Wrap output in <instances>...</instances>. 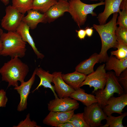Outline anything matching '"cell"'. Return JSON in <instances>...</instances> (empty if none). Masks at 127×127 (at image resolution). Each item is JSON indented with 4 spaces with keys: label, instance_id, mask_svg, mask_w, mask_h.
<instances>
[{
    "label": "cell",
    "instance_id": "obj_23",
    "mask_svg": "<svg viewBox=\"0 0 127 127\" xmlns=\"http://www.w3.org/2000/svg\"><path fill=\"white\" fill-rule=\"evenodd\" d=\"M58 0H33L32 9L45 13Z\"/></svg>",
    "mask_w": 127,
    "mask_h": 127
},
{
    "label": "cell",
    "instance_id": "obj_22",
    "mask_svg": "<svg viewBox=\"0 0 127 127\" xmlns=\"http://www.w3.org/2000/svg\"><path fill=\"white\" fill-rule=\"evenodd\" d=\"M70 97L81 102L86 106L97 103L98 100L93 95L86 93L85 90L80 87L75 90L70 95Z\"/></svg>",
    "mask_w": 127,
    "mask_h": 127
},
{
    "label": "cell",
    "instance_id": "obj_24",
    "mask_svg": "<svg viewBox=\"0 0 127 127\" xmlns=\"http://www.w3.org/2000/svg\"><path fill=\"white\" fill-rule=\"evenodd\" d=\"M127 115V113L125 112L120 115L115 117L111 115L107 116L105 119L106 123L100 127H125L123 124L122 121L123 118Z\"/></svg>",
    "mask_w": 127,
    "mask_h": 127
},
{
    "label": "cell",
    "instance_id": "obj_32",
    "mask_svg": "<svg viewBox=\"0 0 127 127\" xmlns=\"http://www.w3.org/2000/svg\"><path fill=\"white\" fill-rule=\"evenodd\" d=\"M8 101V98L5 91L2 89L0 90V107H5Z\"/></svg>",
    "mask_w": 127,
    "mask_h": 127
},
{
    "label": "cell",
    "instance_id": "obj_9",
    "mask_svg": "<svg viewBox=\"0 0 127 127\" xmlns=\"http://www.w3.org/2000/svg\"><path fill=\"white\" fill-rule=\"evenodd\" d=\"M79 107V104L77 100L70 97H58L51 100L48 103V109L50 111L66 112L75 110Z\"/></svg>",
    "mask_w": 127,
    "mask_h": 127
},
{
    "label": "cell",
    "instance_id": "obj_16",
    "mask_svg": "<svg viewBox=\"0 0 127 127\" xmlns=\"http://www.w3.org/2000/svg\"><path fill=\"white\" fill-rule=\"evenodd\" d=\"M30 29L28 25L22 21L16 31L24 41L27 42L30 45L37 58L42 59L44 56L36 48L33 40L30 34Z\"/></svg>",
    "mask_w": 127,
    "mask_h": 127
},
{
    "label": "cell",
    "instance_id": "obj_29",
    "mask_svg": "<svg viewBox=\"0 0 127 127\" xmlns=\"http://www.w3.org/2000/svg\"><path fill=\"white\" fill-rule=\"evenodd\" d=\"M115 33L117 41L127 44V28L119 26L117 27Z\"/></svg>",
    "mask_w": 127,
    "mask_h": 127
},
{
    "label": "cell",
    "instance_id": "obj_13",
    "mask_svg": "<svg viewBox=\"0 0 127 127\" xmlns=\"http://www.w3.org/2000/svg\"><path fill=\"white\" fill-rule=\"evenodd\" d=\"M52 74L54 76L53 83L54 84V89L58 97L63 98L70 97L75 90L63 80L62 77V72L56 71Z\"/></svg>",
    "mask_w": 127,
    "mask_h": 127
},
{
    "label": "cell",
    "instance_id": "obj_1",
    "mask_svg": "<svg viewBox=\"0 0 127 127\" xmlns=\"http://www.w3.org/2000/svg\"><path fill=\"white\" fill-rule=\"evenodd\" d=\"M118 13L113 14L111 19L107 23L103 24H94L93 27L98 32L101 40L102 46L99 54L100 59L99 62H105L108 56L107 51L111 48H116L117 41L115 32L117 27V19Z\"/></svg>",
    "mask_w": 127,
    "mask_h": 127
},
{
    "label": "cell",
    "instance_id": "obj_36",
    "mask_svg": "<svg viewBox=\"0 0 127 127\" xmlns=\"http://www.w3.org/2000/svg\"><path fill=\"white\" fill-rule=\"evenodd\" d=\"M3 30L0 28V36L3 33ZM3 49V45L1 41L0 40V53Z\"/></svg>",
    "mask_w": 127,
    "mask_h": 127
},
{
    "label": "cell",
    "instance_id": "obj_35",
    "mask_svg": "<svg viewBox=\"0 0 127 127\" xmlns=\"http://www.w3.org/2000/svg\"><path fill=\"white\" fill-rule=\"evenodd\" d=\"M58 127H74L70 122L68 121L59 125Z\"/></svg>",
    "mask_w": 127,
    "mask_h": 127
},
{
    "label": "cell",
    "instance_id": "obj_7",
    "mask_svg": "<svg viewBox=\"0 0 127 127\" xmlns=\"http://www.w3.org/2000/svg\"><path fill=\"white\" fill-rule=\"evenodd\" d=\"M5 11V14L1 21L2 28L8 32L16 31L22 21L24 14L20 12L12 5L7 6Z\"/></svg>",
    "mask_w": 127,
    "mask_h": 127
},
{
    "label": "cell",
    "instance_id": "obj_3",
    "mask_svg": "<svg viewBox=\"0 0 127 127\" xmlns=\"http://www.w3.org/2000/svg\"><path fill=\"white\" fill-rule=\"evenodd\" d=\"M3 49L0 55L12 58H22L25 55L26 42L24 41L16 31L3 32L0 36Z\"/></svg>",
    "mask_w": 127,
    "mask_h": 127
},
{
    "label": "cell",
    "instance_id": "obj_39",
    "mask_svg": "<svg viewBox=\"0 0 127 127\" xmlns=\"http://www.w3.org/2000/svg\"><path fill=\"white\" fill-rule=\"evenodd\" d=\"M65 0V1H67V0Z\"/></svg>",
    "mask_w": 127,
    "mask_h": 127
},
{
    "label": "cell",
    "instance_id": "obj_38",
    "mask_svg": "<svg viewBox=\"0 0 127 127\" xmlns=\"http://www.w3.org/2000/svg\"><path fill=\"white\" fill-rule=\"evenodd\" d=\"M92 1H97L98 0H89Z\"/></svg>",
    "mask_w": 127,
    "mask_h": 127
},
{
    "label": "cell",
    "instance_id": "obj_17",
    "mask_svg": "<svg viewBox=\"0 0 127 127\" xmlns=\"http://www.w3.org/2000/svg\"><path fill=\"white\" fill-rule=\"evenodd\" d=\"M27 12V14L23 17L22 21L27 24L31 29L36 28L39 23L47 22L45 13L32 9Z\"/></svg>",
    "mask_w": 127,
    "mask_h": 127
},
{
    "label": "cell",
    "instance_id": "obj_2",
    "mask_svg": "<svg viewBox=\"0 0 127 127\" xmlns=\"http://www.w3.org/2000/svg\"><path fill=\"white\" fill-rule=\"evenodd\" d=\"M29 71L28 65L17 57L11 58L0 68L2 81L8 83L7 88L18 86V81H24Z\"/></svg>",
    "mask_w": 127,
    "mask_h": 127
},
{
    "label": "cell",
    "instance_id": "obj_14",
    "mask_svg": "<svg viewBox=\"0 0 127 127\" xmlns=\"http://www.w3.org/2000/svg\"><path fill=\"white\" fill-rule=\"evenodd\" d=\"M123 0H105L104 10L99 13L97 17L100 24H106L108 18L112 14L119 13L120 6Z\"/></svg>",
    "mask_w": 127,
    "mask_h": 127
},
{
    "label": "cell",
    "instance_id": "obj_4",
    "mask_svg": "<svg viewBox=\"0 0 127 127\" xmlns=\"http://www.w3.org/2000/svg\"><path fill=\"white\" fill-rule=\"evenodd\" d=\"M68 12L78 26L80 27L86 22L87 15L91 14L92 16H97L93 11L98 6L104 5L103 0L97 3L88 4L82 2L81 0H69Z\"/></svg>",
    "mask_w": 127,
    "mask_h": 127
},
{
    "label": "cell",
    "instance_id": "obj_21",
    "mask_svg": "<svg viewBox=\"0 0 127 127\" xmlns=\"http://www.w3.org/2000/svg\"><path fill=\"white\" fill-rule=\"evenodd\" d=\"M61 75L64 81L75 90L80 87L81 84L87 76L76 71L72 73L62 74Z\"/></svg>",
    "mask_w": 127,
    "mask_h": 127
},
{
    "label": "cell",
    "instance_id": "obj_28",
    "mask_svg": "<svg viewBox=\"0 0 127 127\" xmlns=\"http://www.w3.org/2000/svg\"><path fill=\"white\" fill-rule=\"evenodd\" d=\"M69 121L74 127H89L84 119L83 113L74 114Z\"/></svg>",
    "mask_w": 127,
    "mask_h": 127
},
{
    "label": "cell",
    "instance_id": "obj_6",
    "mask_svg": "<svg viewBox=\"0 0 127 127\" xmlns=\"http://www.w3.org/2000/svg\"><path fill=\"white\" fill-rule=\"evenodd\" d=\"M105 67V64L101 65L95 71L87 75L80 87L84 85H88L90 87H93L94 89L92 93L98 90L103 89L106 85L107 77Z\"/></svg>",
    "mask_w": 127,
    "mask_h": 127
},
{
    "label": "cell",
    "instance_id": "obj_26",
    "mask_svg": "<svg viewBox=\"0 0 127 127\" xmlns=\"http://www.w3.org/2000/svg\"><path fill=\"white\" fill-rule=\"evenodd\" d=\"M122 10L119 13V16L118 17L117 25L127 28V0H123L120 7Z\"/></svg>",
    "mask_w": 127,
    "mask_h": 127
},
{
    "label": "cell",
    "instance_id": "obj_20",
    "mask_svg": "<svg viewBox=\"0 0 127 127\" xmlns=\"http://www.w3.org/2000/svg\"><path fill=\"white\" fill-rule=\"evenodd\" d=\"M106 62L105 67L106 70H113L117 77L127 68V59L120 60L114 56L111 55Z\"/></svg>",
    "mask_w": 127,
    "mask_h": 127
},
{
    "label": "cell",
    "instance_id": "obj_12",
    "mask_svg": "<svg viewBox=\"0 0 127 127\" xmlns=\"http://www.w3.org/2000/svg\"><path fill=\"white\" fill-rule=\"evenodd\" d=\"M75 110L66 112L50 111L43 119V123L52 127H58L59 125L69 121L74 114Z\"/></svg>",
    "mask_w": 127,
    "mask_h": 127
},
{
    "label": "cell",
    "instance_id": "obj_11",
    "mask_svg": "<svg viewBox=\"0 0 127 127\" xmlns=\"http://www.w3.org/2000/svg\"><path fill=\"white\" fill-rule=\"evenodd\" d=\"M36 75L35 69L29 79L27 81L21 83L20 86L14 88L20 95V101L17 109L19 111H23L27 108V100L31 89L35 81Z\"/></svg>",
    "mask_w": 127,
    "mask_h": 127
},
{
    "label": "cell",
    "instance_id": "obj_27",
    "mask_svg": "<svg viewBox=\"0 0 127 127\" xmlns=\"http://www.w3.org/2000/svg\"><path fill=\"white\" fill-rule=\"evenodd\" d=\"M116 50L111 52V55L115 56L117 59L123 60L127 59V44L120 41H117Z\"/></svg>",
    "mask_w": 127,
    "mask_h": 127
},
{
    "label": "cell",
    "instance_id": "obj_30",
    "mask_svg": "<svg viewBox=\"0 0 127 127\" xmlns=\"http://www.w3.org/2000/svg\"><path fill=\"white\" fill-rule=\"evenodd\" d=\"M14 127H41L37 125L34 120L31 121L30 118V114L28 113L24 120L20 121L17 125L14 126Z\"/></svg>",
    "mask_w": 127,
    "mask_h": 127
},
{
    "label": "cell",
    "instance_id": "obj_33",
    "mask_svg": "<svg viewBox=\"0 0 127 127\" xmlns=\"http://www.w3.org/2000/svg\"><path fill=\"white\" fill-rule=\"evenodd\" d=\"M77 33V36L81 40L84 39L86 35L85 30L80 29L78 31L76 30Z\"/></svg>",
    "mask_w": 127,
    "mask_h": 127
},
{
    "label": "cell",
    "instance_id": "obj_8",
    "mask_svg": "<svg viewBox=\"0 0 127 127\" xmlns=\"http://www.w3.org/2000/svg\"><path fill=\"white\" fill-rule=\"evenodd\" d=\"M84 111V119L89 127H100L103 125L101 121L107 116L97 103L85 107Z\"/></svg>",
    "mask_w": 127,
    "mask_h": 127
},
{
    "label": "cell",
    "instance_id": "obj_25",
    "mask_svg": "<svg viewBox=\"0 0 127 127\" xmlns=\"http://www.w3.org/2000/svg\"><path fill=\"white\" fill-rule=\"evenodd\" d=\"M33 0H12V5L20 12L24 14L32 9Z\"/></svg>",
    "mask_w": 127,
    "mask_h": 127
},
{
    "label": "cell",
    "instance_id": "obj_19",
    "mask_svg": "<svg viewBox=\"0 0 127 127\" xmlns=\"http://www.w3.org/2000/svg\"><path fill=\"white\" fill-rule=\"evenodd\" d=\"M100 59L99 54L95 53L88 59L81 62L75 67V71L86 75L93 72L95 65L99 62Z\"/></svg>",
    "mask_w": 127,
    "mask_h": 127
},
{
    "label": "cell",
    "instance_id": "obj_18",
    "mask_svg": "<svg viewBox=\"0 0 127 127\" xmlns=\"http://www.w3.org/2000/svg\"><path fill=\"white\" fill-rule=\"evenodd\" d=\"M36 69V75L39 77L40 81L38 86L32 92L33 93L36 90H38L40 87L43 86L44 88L50 89L53 93L55 98L58 97L57 95L55 92L54 86L51 84V83L53 82V75L50 73L48 71H46L41 67H37Z\"/></svg>",
    "mask_w": 127,
    "mask_h": 127
},
{
    "label": "cell",
    "instance_id": "obj_31",
    "mask_svg": "<svg viewBox=\"0 0 127 127\" xmlns=\"http://www.w3.org/2000/svg\"><path fill=\"white\" fill-rule=\"evenodd\" d=\"M118 81L123 88L124 93H127V69L124 70L118 77Z\"/></svg>",
    "mask_w": 127,
    "mask_h": 127
},
{
    "label": "cell",
    "instance_id": "obj_37",
    "mask_svg": "<svg viewBox=\"0 0 127 127\" xmlns=\"http://www.w3.org/2000/svg\"><path fill=\"white\" fill-rule=\"evenodd\" d=\"M5 5H7L9 3V0H0Z\"/></svg>",
    "mask_w": 127,
    "mask_h": 127
},
{
    "label": "cell",
    "instance_id": "obj_34",
    "mask_svg": "<svg viewBox=\"0 0 127 127\" xmlns=\"http://www.w3.org/2000/svg\"><path fill=\"white\" fill-rule=\"evenodd\" d=\"M93 28V27H87L85 30L86 35L89 37H91L93 35L94 31Z\"/></svg>",
    "mask_w": 127,
    "mask_h": 127
},
{
    "label": "cell",
    "instance_id": "obj_15",
    "mask_svg": "<svg viewBox=\"0 0 127 127\" xmlns=\"http://www.w3.org/2000/svg\"><path fill=\"white\" fill-rule=\"evenodd\" d=\"M69 4L67 1L58 0L45 13L47 22H53L62 16L66 12H68Z\"/></svg>",
    "mask_w": 127,
    "mask_h": 127
},
{
    "label": "cell",
    "instance_id": "obj_40",
    "mask_svg": "<svg viewBox=\"0 0 127 127\" xmlns=\"http://www.w3.org/2000/svg\"><path fill=\"white\" fill-rule=\"evenodd\" d=\"M100 0V1H102V0Z\"/></svg>",
    "mask_w": 127,
    "mask_h": 127
},
{
    "label": "cell",
    "instance_id": "obj_10",
    "mask_svg": "<svg viewBox=\"0 0 127 127\" xmlns=\"http://www.w3.org/2000/svg\"><path fill=\"white\" fill-rule=\"evenodd\" d=\"M127 105V94L124 93L118 97L113 96L108 99L106 105L103 109L107 116L114 113L121 115L123 109Z\"/></svg>",
    "mask_w": 127,
    "mask_h": 127
},
{
    "label": "cell",
    "instance_id": "obj_5",
    "mask_svg": "<svg viewBox=\"0 0 127 127\" xmlns=\"http://www.w3.org/2000/svg\"><path fill=\"white\" fill-rule=\"evenodd\" d=\"M107 73V79L105 88L98 90L92 93L95 94L98 100V104L102 109L108 99L113 96L114 93H116L120 96L124 93L123 89L115 73L110 71Z\"/></svg>",
    "mask_w": 127,
    "mask_h": 127
}]
</instances>
